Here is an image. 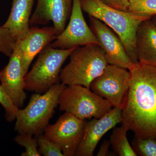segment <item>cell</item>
<instances>
[{
  "mask_svg": "<svg viewBox=\"0 0 156 156\" xmlns=\"http://www.w3.org/2000/svg\"><path fill=\"white\" fill-rule=\"evenodd\" d=\"M151 19L138 27L135 47L138 62L156 67V26Z\"/></svg>",
  "mask_w": 156,
  "mask_h": 156,
  "instance_id": "obj_15",
  "label": "cell"
},
{
  "mask_svg": "<svg viewBox=\"0 0 156 156\" xmlns=\"http://www.w3.org/2000/svg\"><path fill=\"white\" fill-rule=\"evenodd\" d=\"M129 12L144 17L156 15V0H129Z\"/></svg>",
  "mask_w": 156,
  "mask_h": 156,
  "instance_id": "obj_18",
  "label": "cell"
},
{
  "mask_svg": "<svg viewBox=\"0 0 156 156\" xmlns=\"http://www.w3.org/2000/svg\"><path fill=\"white\" fill-rule=\"evenodd\" d=\"M131 86V73L126 69L108 64L90 84L89 89L114 108L122 109Z\"/></svg>",
  "mask_w": 156,
  "mask_h": 156,
  "instance_id": "obj_7",
  "label": "cell"
},
{
  "mask_svg": "<svg viewBox=\"0 0 156 156\" xmlns=\"http://www.w3.org/2000/svg\"><path fill=\"white\" fill-rule=\"evenodd\" d=\"M80 3L83 11L106 24L119 37L131 61L134 64L138 62L135 47L136 30L143 21L152 17L113 9L100 0H80Z\"/></svg>",
  "mask_w": 156,
  "mask_h": 156,
  "instance_id": "obj_2",
  "label": "cell"
},
{
  "mask_svg": "<svg viewBox=\"0 0 156 156\" xmlns=\"http://www.w3.org/2000/svg\"><path fill=\"white\" fill-rule=\"evenodd\" d=\"M122 109L114 108L103 117L94 118L86 122L83 136L77 149L75 156H93L96 146L104 135L122 123Z\"/></svg>",
  "mask_w": 156,
  "mask_h": 156,
  "instance_id": "obj_11",
  "label": "cell"
},
{
  "mask_svg": "<svg viewBox=\"0 0 156 156\" xmlns=\"http://www.w3.org/2000/svg\"><path fill=\"white\" fill-rule=\"evenodd\" d=\"M151 20L152 22L154 23V24L156 26V15L154 16L153 17H152Z\"/></svg>",
  "mask_w": 156,
  "mask_h": 156,
  "instance_id": "obj_26",
  "label": "cell"
},
{
  "mask_svg": "<svg viewBox=\"0 0 156 156\" xmlns=\"http://www.w3.org/2000/svg\"><path fill=\"white\" fill-rule=\"evenodd\" d=\"M101 2L113 9L129 12V0H100Z\"/></svg>",
  "mask_w": 156,
  "mask_h": 156,
  "instance_id": "obj_24",
  "label": "cell"
},
{
  "mask_svg": "<svg viewBox=\"0 0 156 156\" xmlns=\"http://www.w3.org/2000/svg\"><path fill=\"white\" fill-rule=\"evenodd\" d=\"M16 42L8 28L3 25L0 26V53L10 57L15 48Z\"/></svg>",
  "mask_w": 156,
  "mask_h": 156,
  "instance_id": "obj_22",
  "label": "cell"
},
{
  "mask_svg": "<svg viewBox=\"0 0 156 156\" xmlns=\"http://www.w3.org/2000/svg\"><path fill=\"white\" fill-rule=\"evenodd\" d=\"M38 151L44 156H65L61 148L55 143L46 138L44 134L37 136Z\"/></svg>",
  "mask_w": 156,
  "mask_h": 156,
  "instance_id": "obj_21",
  "label": "cell"
},
{
  "mask_svg": "<svg viewBox=\"0 0 156 156\" xmlns=\"http://www.w3.org/2000/svg\"><path fill=\"white\" fill-rule=\"evenodd\" d=\"M59 109L85 120L99 119L113 107L108 101L80 85L66 86L58 99Z\"/></svg>",
  "mask_w": 156,
  "mask_h": 156,
  "instance_id": "obj_6",
  "label": "cell"
},
{
  "mask_svg": "<svg viewBox=\"0 0 156 156\" xmlns=\"http://www.w3.org/2000/svg\"><path fill=\"white\" fill-rule=\"evenodd\" d=\"M76 48L61 49L49 46L44 49L24 76L25 90L42 94L59 83L62 66Z\"/></svg>",
  "mask_w": 156,
  "mask_h": 156,
  "instance_id": "obj_5",
  "label": "cell"
},
{
  "mask_svg": "<svg viewBox=\"0 0 156 156\" xmlns=\"http://www.w3.org/2000/svg\"><path fill=\"white\" fill-rule=\"evenodd\" d=\"M129 70L131 86L122 123L136 137L156 139V67L138 62Z\"/></svg>",
  "mask_w": 156,
  "mask_h": 156,
  "instance_id": "obj_1",
  "label": "cell"
},
{
  "mask_svg": "<svg viewBox=\"0 0 156 156\" xmlns=\"http://www.w3.org/2000/svg\"><path fill=\"white\" fill-rule=\"evenodd\" d=\"M86 123L85 120L65 112L55 124H48L44 135L56 144L65 156H75L83 136Z\"/></svg>",
  "mask_w": 156,
  "mask_h": 156,
  "instance_id": "obj_8",
  "label": "cell"
},
{
  "mask_svg": "<svg viewBox=\"0 0 156 156\" xmlns=\"http://www.w3.org/2000/svg\"><path fill=\"white\" fill-rule=\"evenodd\" d=\"M92 44L99 45L95 34L85 20L80 0H73L68 24L49 47L67 49Z\"/></svg>",
  "mask_w": 156,
  "mask_h": 156,
  "instance_id": "obj_9",
  "label": "cell"
},
{
  "mask_svg": "<svg viewBox=\"0 0 156 156\" xmlns=\"http://www.w3.org/2000/svg\"><path fill=\"white\" fill-rule=\"evenodd\" d=\"M0 104L5 110V116L7 121L11 122L16 119V116L19 108L11 101L0 84Z\"/></svg>",
  "mask_w": 156,
  "mask_h": 156,
  "instance_id": "obj_23",
  "label": "cell"
},
{
  "mask_svg": "<svg viewBox=\"0 0 156 156\" xmlns=\"http://www.w3.org/2000/svg\"><path fill=\"white\" fill-rule=\"evenodd\" d=\"M137 154L141 156H156V139L134 136L131 144Z\"/></svg>",
  "mask_w": 156,
  "mask_h": 156,
  "instance_id": "obj_19",
  "label": "cell"
},
{
  "mask_svg": "<svg viewBox=\"0 0 156 156\" xmlns=\"http://www.w3.org/2000/svg\"><path fill=\"white\" fill-rule=\"evenodd\" d=\"M14 140L18 145L25 148V151L21 154V156H41L38 149L37 136L34 138L30 134H18Z\"/></svg>",
  "mask_w": 156,
  "mask_h": 156,
  "instance_id": "obj_20",
  "label": "cell"
},
{
  "mask_svg": "<svg viewBox=\"0 0 156 156\" xmlns=\"http://www.w3.org/2000/svg\"><path fill=\"white\" fill-rule=\"evenodd\" d=\"M91 29L105 53L108 64L128 70L134 66L119 37L106 24L89 16Z\"/></svg>",
  "mask_w": 156,
  "mask_h": 156,
  "instance_id": "obj_10",
  "label": "cell"
},
{
  "mask_svg": "<svg viewBox=\"0 0 156 156\" xmlns=\"http://www.w3.org/2000/svg\"><path fill=\"white\" fill-rule=\"evenodd\" d=\"M128 131L127 128L122 124L121 127H115L110 136L111 146L119 156H137L128 141L127 136Z\"/></svg>",
  "mask_w": 156,
  "mask_h": 156,
  "instance_id": "obj_17",
  "label": "cell"
},
{
  "mask_svg": "<svg viewBox=\"0 0 156 156\" xmlns=\"http://www.w3.org/2000/svg\"><path fill=\"white\" fill-rule=\"evenodd\" d=\"M34 0H12L11 13L3 25L16 41L23 37L29 30L30 20Z\"/></svg>",
  "mask_w": 156,
  "mask_h": 156,
  "instance_id": "obj_16",
  "label": "cell"
},
{
  "mask_svg": "<svg viewBox=\"0 0 156 156\" xmlns=\"http://www.w3.org/2000/svg\"><path fill=\"white\" fill-rule=\"evenodd\" d=\"M53 27H37L30 28L22 39L17 41L16 45L19 50L20 60L24 76L28 72L34 58L57 36Z\"/></svg>",
  "mask_w": 156,
  "mask_h": 156,
  "instance_id": "obj_13",
  "label": "cell"
},
{
  "mask_svg": "<svg viewBox=\"0 0 156 156\" xmlns=\"http://www.w3.org/2000/svg\"><path fill=\"white\" fill-rule=\"evenodd\" d=\"M68 64L60 72L59 80L66 86L80 85L89 88L108 65L99 45L77 47L69 56Z\"/></svg>",
  "mask_w": 156,
  "mask_h": 156,
  "instance_id": "obj_4",
  "label": "cell"
},
{
  "mask_svg": "<svg viewBox=\"0 0 156 156\" xmlns=\"http://www.w3.org/2000/svg\"><path fill=\"white\" fill-rule=\"evenodd\" d=\"M66 85L58 83L44 93H35L31 96L27 106L19 108L14 130L18 134L36 136L44 131L58 105V99Z\"/></svg>",
  "mask_w": 156,
  "mask_h": 156,
  "instance_id": "obj_3",
  "label": "cell"
},
{
  "mask_svg": "<svg viewBox=\"0 0 156 156\" xmlns=\"http://www.w3.org/2000/svg\"><path fill=\"white\" fill-rule=\"evenodd\" d=\"M111 146L110 140H105L101 145L100 148L97 153L98 156H106L109 154V147Z\"/></svg>",
  "mask_w": 156,
  "mask_h": 156,
  "instance_id": "obj_25",
  "label": "cell"
},
{
  "mask_svg": "<svg viewBox=\"0 0 156 156\" xmlns=\"http://www.w3.org/2000/svg\"><path fill=\"white\" fill-rule=\"evenodd\" d=\"M72 5L73 0H38L35 10L30 17V25H46L52 21L58 35L66 27Z\"/></svg>",
  "mask_w": 156,
  "mask_h": 156,
  "instance_id": "obj_12",
  "label": "cell"
},
{
  "mask_svg": "<svg viewBox=\"0 0 156 156\" xmlns=\"http://www.w3.org/2000/svg\"><path fill=\"white\" fill-rule=\"evenodd\" d=\"M24 76L19 50L16 45L9 63L0 71V82L7 95L18 108L22 107L26 99Z\"/></svg>",
  "mask_w": 156,
  "mask_h": 156,
  "instance_id": "obj_14",
  "label": "cell"
}]
</instances>
